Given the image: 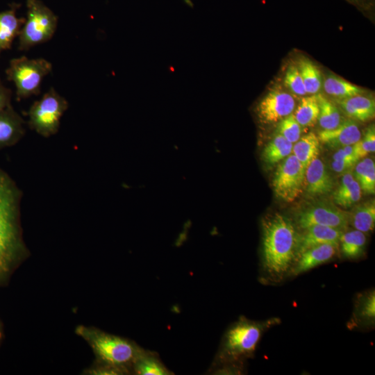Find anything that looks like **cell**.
<instances>
[{"label": "cell", "mask_w": 375, "mask_h": 375, "mask_svg": "<svg viewBox=\"0 0 375 375\" xmlns=\"http://www.w3.org/2000/svg\"><path fill=\"white\" fill-rule=\"evenodd\" d=\"M355 153L359 158L366 157L375 151V126L370 125L358 142L353 144Z\"/></svg>", "instance_id": "31"}, {"label": "cell", "mask_w": 375, "mask_h": 375, "mask_svg": "<svg viewBox=\"0 0 375 375\" xmlns=\"http://www.w3.org/2000/svg\"><path fill=\"white\" fill-rule=\"evenodd\" d=\"M343 231L339 228L319 225H314L303 229V233L299 235L297 259L304 251L315 246L323 244L339 245Z\"/></svg>", "instance_id": "13"}, {"label": "cell", "mask_w": 375, "mask_h": 375, "mask_svg": "<svg viewBox=\"0 0 375 375\" xmlns=\"http://www.w3.org/2000/svg\"><path fill=\"white\" fill-rule=\"evenodd\" d=\"M297 65L307 94H318L322 87V77L317 65L308 58H300Z\"/></svg>", "instance_id": "24"}, {"label": "cell", "mask_w": 375, "mask_h": 375, "mask_svg": "<svg viewBox=\"0 0 375 375\" xmlns=\"http://www.w3.org/2000/svg\"><path fill=\"white\" fill-rule=\"evenodd\" d=\"M285 87L290 92L297 96L307 95V92L297 65H290L288 67L283 78Z\"/></svg>", "instance_id": "29"}, {"label": "cell", "mask_w": 375, "mask_h": 375, "mask_svg": "<svg viewBox=\"0 0 375 375\" xmlns=\"http://www.w3.org/2000/svg\"><path fill=\"white\" fill-rule=\"evenodd\" d=\"M333 185L324 162L318 157L315 158L305 170L303 190L309 197H317L330 193Z\"/></svg>", "instance_id": "10"}, {"label": "cell", "mask_w": 375, "mask_h": 375, "mask_svg": "<svg viewBox=\"0 0 375 375\" xmlns=\"http://www.w3.org/2000/svg\"><path fill=\"white\" fill-rule=\"evenodd\" d=\"M319 112L317 94L302 97L293 115L301 126L309 127L312 126L317 122Z\"/></svg>", "instance_id": "25"}, {"label": "cell", "mask_w": 375, "mask_h": 375, "mask_svg": "<svg viewBox=\"0 0 375 375\" xmlns=\"http://www.w3.org/2000/svg\"><path fill=\"white\" fill-rule=\"evenodd\" d=\"M133 372L138 375H170V371L161 361L159 355L153 351L144 349L135 360Z\"/></svg>", "instance_id": "18"}, {"label": "cell", "mask_w": 375, "mask_h": 375, "mask_svg": "<svg viewBox=\"0 0 375 375\" xmlns=\"http://www.w3.org/2000/svg\"><path fill=\"white\" fill-rule=\"evenodd\" d=\"M25 22L24 18L16 15V8L0 12V54L10 49L12 43Z\"/></svg>", "instance_id": "16"}, {"label": "cell", "mask_w": 375, "mask_h": 375, "mask_svg": "<svg viewBox=\"0 0 375 375\" xmlns=\"http://www.w3.org/2000/svg\"><path fill=\"white\" fill-rule=\"evenodd\" d=\"M68 106L65 98L51 88L31 106L28 112L29 128L44 138L56 134L60 128V119Z\"/></svg>", "instance_id": "6"}, {"label": "cell", "mask_w": 375, "mask_h": 375, "mask_svg": "<svg viewBox=\"0 0 375 375\" xmlns=\"http://www.w3.org/2000/svg\"><path fill=\"white\" fill-rule=\"evenodd\" d=\"M87 338L98 358L106 365L121 372L133 369L144 349L134 342L99 331H88Z\"/></svg>", "instance_id": "3"}, {"label": "cell", "mask_w": 375, "mask_h": 375, "mask_svg": "<svg viewBox=\"0 0 375 375\" xmlns=\"http://www.w3.org/2000/svg\"><path fill=\"white\" fill-rule=\"evenodd\" d=\"M353 159L357 161L360 159L355 153L353 144L344 146L338 148L337 151L333 154L332 160L337 159Z\"/></svg>", "instance_id": "33"}, {"label": "cell", "mask_w": 375, "mask_h": 375, "mask_svg": "<svg viewBox=\"0 0 375 375\" xmlns=\"http://www.w3.org/2000/svg\"><path fill=\"white\" fill-rule=\"evenodd\" d=\"M352 174L365 193H375V164L372 158L364 157L357 162Z\"/></svg>", "instance_id": "26"}, {"label": "cell", "mask_w": 375, "mask_h": 375, "mask_svg": "<svg viewBox=\"0 0 375 375\" xmlns=\"http://www.w3.org/2000/svg\"><path fill=\"white\" fill-rule=\"evenodd\" d=\"M356 306L355 318L360 323L372 324L375 319V293L371 290L361 295Z\"/></svg>", "instance_id": "28"}, {"label": "cell", "mask_w": 375, "mask_h": 375, "mask_svg": "<svg viewBox=\"0 0 375 375\" xmlns=\"http://www.w3.org/2000/svg\"><path fill=\"white\" fill-rule=\"evenodd\" d=\"M262 264L271 276L281 278L297 260L299 233L290 219L276 212L261 222Z\"/></svg>", "instance_id": "1"}, {"label": "cell", "mask_w": 375, "mask_h": 375, "mask_svg": "<svg viewBox=\"0 0 375 375\" xmlns=\"http://www.w3.org/2000/svg\"><path fill=\"white\" fill-rule=\"evenodd\" d=\"M25 122L11 105L0 111V148L15 144L25 134Z\"/></svg>", "instance_id": "15"}, {"label": "cell", "mask_w": 375, "mask_h": 375, "mask_svg": "<svg viewBox=\"0 0 375 375\" xmlns=\"http://www.w3.org/2000/svg\"><path fill=\"white\" fill-rule=\"evenodd\" d=\"M348 223L364 233L372 231L375 226L374 200H369L355 206L348 212Z\"/></svg>", "instance_id": "19"}, {"label": "cell", "mask_w": 375, "mask_h": 375, "mask_svg": "<svg viewBox=\"0 0 375 375\" xmlns=\"http://www.w3.org/2000/svg\"><path fill=\"white\" fill-rule=\"evenodd\" d=\"M338 248V244H323L311 247L298 256L289 272L293 276L299 275L326 262L335 256Z\"/></svg>", "instance_id": "12"}, {"label": "cell", "mask_w": 375, "mask_h": 375, "mask_svg": "<svg viewBox=\"0 0 375 375\" xmlns=\"http://www.w3.org/2000/svg\"><path fill=\"white\" fill-rule=\"evenodd\" d=\"M325 92L336 99H342L365 94V90L348 81L334 74H328L322 81Z\"/></svg>", "instance_id": "20"}, {"label": "cell", "mask_w": 375, "mask_h": 375, "mask_svg": "<svg viewBox=\"0 0 375 375\" xmlns=\"http://www.w3.org/2000/svg\"><path fill=\"white\" fill-rule=\"evenodd\" d=\"M305 170L291 153L278 165L272 181L275 195L286 202H292L303 192Z\"/></svg>", "instance_id": "7"}, {"label": "cell", "mask_w": 375, "mask_h": 375, "mask_svg": "<svg viewBox=\"0 0 375 375\" xmlns=\"http://www.w3.org/2000/svg\"><path fill=\"white\" fill-rule=\"evenodd\" d=\"M296 222L303 230L319 225L344 231L349 225L348 212L341 210L332 203L321 201L299 210L296 215Z\"/></svg>", "instance_id": "8"}, {"label": "cell", "mask_w": 375, "mask_h": 375, "mask_svg": "<svg viewBox=\"0 0 375 375\" xmlns=\"http://www.w3.org/2000/svg\"><path fill=\"white\" fill-rule=\"evenodd\" d=\"M295 106L293 95L282 87L276 86L259 101L256 111L261 124L271 125L292 114Z\"/></svg>", "instance_id": "9"}, {"label": "cell", "mask_w": 375, "mask_h": 375, "mask_svg": "<svg viewBox=\"0 0 375 375\" xmlns=\"http://www.w3.org/2000/svg\"><path fill=\"white\" fill-rule=\"evenodd\" d=\"M367 237L365 233L356 229L343 231L339 245L342 256L348 259L360 257L365 251Z\"/></svg>", "instance_id": "23"}, {"label": "cell", "mask_w": 375, "mask_h": 375, "mask_svg": "<svg viewBox=\"0 0 375 375\" xmlns=\"http://www.w3.org/2000/svg\"><path fill=\"white\" fill-rule=\"evenodd\" d=\"M293 144L276 133L265 145L262 152V159L267 165H273L292 153Z\"/></svg>", "instance_id": "22"}, {"label": "cell", "mask_w": 375, "mask_h": 375, "mask_svg": "<svg viewBox=\"0 0 375 375\" xmlns=\"http://www.w3.org/2000/svg\"><path fill=\"white\" fill-rule=\"evenodd\" d=\"M52 70L51 63L44 58L30 59L26 56L13 58L6 70L7 79L16 87L18 101L40 93L43 78Z\"/></svg>", "instance_id": "4"}, {"label": "cell", "mask_w": 375, "mask_h": 375, "mask_svg": "<svg viewBox=\"0 0 375 375\" xmlns=\"http://www.w3.org/2000/svg\"><path fill=\"white\" fill-rule=\"evenodd\" d=\"M319 112L317 122L322 130L337 127L343 119L338 108L322 94H317Z\"/></svg>", "instance_id": "27"}, {"label": "cell", "mask_w": 375, "mask_h": 375, "mask_svg": "<svg viewBox=\"0 0 375 375\" xmlns=\"http://www.w3.org/2000/svg\"><path fill=\"white\" fill-rule=\"evenodd\" d=\"M319 140L316 134L310 132L301 137L293 144L292 153L301 164L304 170L319 153Z\"/></svg>", "instance_id": "21"}, {"label": "cell", "mask_w": 375, "mask_h": 375, "mask_svg": "<svg viewBox=\"0 0 375 375\" xmlns=\"http://www.w3.org/2000/svg\"><path fill=\"white\" fill-rule=\"evenodd\" d=\"M362 190L352 172L343 174L338 189L333 192L335 204L344 208H349L360 201Z\"/></svg>", "instance_id": "17"}, {"label": "cell", "mask_w": 375, "mask_h": 375, "mask_svg": "<svg viewBox=\"0 0 375 375\" xmlns=\"http://www.w3.org/2000/svg\"><path fill=\"white\" fill-rule=\"evenodd\" d=\"M27 17L19 32V49L25 51L53 36L58 17L40 0H27Z\"/></svg>", "instance_id": "5"}, {"label": "cell", "mask_w": 375, "mask_h": 375, "mask_svg": "<svg viewBox=\"0 0 375 375\" xmlns=\"http://www.w3.org/2000/svg\"><path fill=\"white\" fill-rule=\"evenodd\" d=\"M301 127L292 113L278 123L277 133L294 144L301 138Z\"/></svg>", "instance_id": "30"}, {"label": "cell", "mask_w": 375, "mask_h": 375, "mask_svg": "<svg viewBox=\"0 0 375 375\" xmlns=\"http://www.w3.org/2000/svg\"><path fill=\"white\" fill-rule=\"evenodd\" d=\"M358 161L353 159H337L333 160L331 164V167L333 171L337 173H342L349 170Z\"/></svg>", "instance_id": "32"}, {"label": "cell", "mask_w": 375, "mask_h": 375, "mask_svg": "<svg viewBox=\"0 0 375 375\" xmlns=\"http://www.w3.org/2000/svg\"><path fill=\"white\" fill-rule=\"evenodd\" d=\"M265 328V323L241 317L224 333L209 371L238 374L242 362L253 356Z\"/></svg>", "instance_id": "2"}, {"label": "cell", "mask_w": 375, "mask_h": 375, "mask_svg": "<svg viewBox=\"0 0 375 375\" xmlns=\"http://www.w3.org/2000/svg\"><path fill=\"white\" fill-rule=\"evenodd\" d=\"M12 92L6 88L0 79V111L10 106Z\"/></svg>", "instance_id": "34"}, {"label": "cell", "mask_w": 375, "mask_h": 375, "mask_svg": "<svg viewBox=\"0 0 375 375\" xmlns=\"http://www.w3.org/2000/svg\"><path fill=\"white\" fill-rule=\"evenodd\" d=\"M335 102L346 116L354 121L366 122L374 117V99L365 94L335 99Z\"/></svg>", "instance_id": "14"}, {"label": "cell", "mask_w": 375, "mask_h": 375, "mask_svg": "<svg viewBox=\"0 0 375 375\" xmlns=\"http://www.w3.org/2000/svg\"><path fill=\"white\" fill-rule=\"evenodd\" d=\"M364 11H371L374 7V0H346Z\"/></svg>", "instance_id": "35"}, {"label": "cell", "mask_w": 375, "mask_h": 375, "mask_svg": "<svg viewBox=\"0 0 375 375\" xmlns=\"http://www.w3.org/2000/svg\"><path fill=\"white\" fill-rule=\"evenodd\" d=\"M362 134L356 121L342 119L333 129L322 130L318 133L319 142L331 148L351 145L360 140Z\"/></svg>", "instance_id": "11"}]
</instances>
